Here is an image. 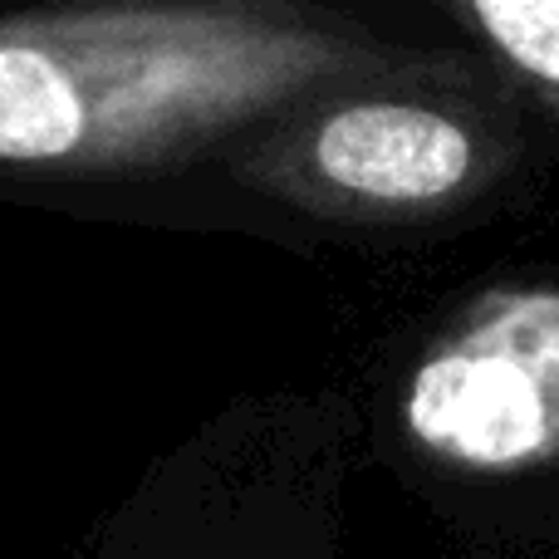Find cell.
I'll list each match as a JSON object with an SVG mask.
<instances>
[{"mask_svg":"<svg viewBox=\"0 0 559 559\" xmlns=\"http://www.w3.org/2000/svg\"><path fill=\"white\" fill-rule=\"evenodd\" d=\"M413 55L299 0H69L0 15V167L202 147Z\"/></svg>","mask_w":559,"mask_h":559,"instance_id":"6da1fadb","label":"cell"},{"mask_svg":"<svg viewBox=\"0 0 559 559\" xmlns=\"http://www.w3.org/2000/svg\"><path fill=\"white\" fill-rule=\"evenodd\" d=\"M309 187L364 212H437L481 192L511 157V123L456 59H407L309 98L285 138Z\"/></svg>","mask_w":559,"mask_h":559,"instance_id":"7a4b0ae2","label":"cell"},{"mask_svg":"<svg viewBox=\"0 0 559 559\" xmlns=\"http://www.w3.org/2000/svg\"><path fill=\"white\" fill-rule=\"evenodd\" d=\"M407 427L472 472H521L559 456V289H506L423 358Z\"/></svg>","mask_w":559,"mask_h":559,"instance_id":"3957f363","label":"cell"},{"mask_svg":"<svg viewBox=\"0 0 559 559\" xmlns=\"http://www.w3.org/2000/svg\"><path fill=\"white\" fill-rule=\"evenodd\" d=\"M496 64L559 118V0H442Z\"/></svg>","mask_w":559,"mask_h":559,"instance_id":"277c9868","label":"cell"}]
</instances>
